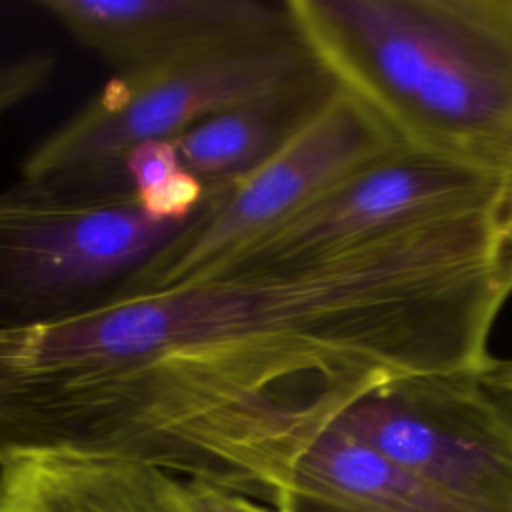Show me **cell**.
<instances>
[{
    "label": "cell",
    "instance_id": "obj_1",
    "mask_svg": "<svg viewBox=\"0 0 512 512\" xmlns=\"http://www.w3.org/2000/svg\"><path fill=\"white\" fill-rule=\"evenodd\" d=\"M374 384L342 254L206 270L0 326V462L136 460L276 504Z\"/></svg>",
    "mask_w": 512,
    "mask_h": 512
},
{
    "label": "cell",
    "instance_id": "obj_2",
    "mask_svg": "<svg viewBox=\"0 0 512 512\" xmlns=\"http://www.w3.org/2000/svg\"><path fill=\"white\" fill-rule=\"evenodd\" d=\"M340 84L408 146L502 170L512 0H288Z\"/></svg>",
    "mask_w": 512,
    "mask_h": 512
},
{
    "label": "cell",
    "instance_id": "obj_3",
    "mask_svg": "<svg viewBox=\"0 0 512 512\" xmlns=\"http://www.w3.org/2000/svg\"><path fill=\"white\" fill-rule=\"evenodd\" d=\"M328 74L334 72L296 20L268 36L114 74L24 156L22 184L78 192L128 190L122 162L130 150L174 140L210 116Z\"/></svg>",
    "mask_w": 512,
    "mask_h": 512
},
{
    "label": "cell",
    "instance_id": "obj_4",
    "mask_svg": "<svg viewBox=\"0 0 512 512\" xmlns=\"http://www.w3.org/2000/svg\"><path fill=\"white\" fill-rule=\"evenodd\" d=\"M226 192L190 218L160 216L132 190L20 182L2 192L0 326L58 320L138 288Z\"/></svg>",
    "mask_w": 512,
    "mask_h": 512
},
{
    "label": "cell",
    "instance_id": "obj_5",
    "mask_svg": "<svg viewBox=\"0 0 512 512\" xmlns=\"http://www.w3.org/2000/svg\"><path fill=\"white\" fill-rule=\"evenodd\" d=\"M334 422L460 512H512V426L476 372L376 382Z\"/></svg>",
    "mask_w": 512,
    "mask_h": 512
},
{
    "label": "cell",
    "instance_id": "obj_6",
    "mask_svg": "<svg viewBox=\"0 0 512 512\" xmlns=\"http://www.w3.org/2000/svg\"><path fill=\"white\" fill-rule=\"evenodd\" d=\"M502 190L498 168L400 142L200 272L280 264L392 236L488 206Z\"/></svg>",
    "mask_w": 512,
    "mask_h": 512
},
{
    "label": "cell",
    "instance_id": "obj_7",
    "mask_svg": "<svg viewBox=\"0 0 512 512\" xmlns=\"http://www.w3.org/2000/svg\"><path fill=\"white\" fill-rule=\"evenodd\" d=\"M396 144L392 130L344 88L272 158L238 180L138 288L168 286L208 268Z\"/></svg>",
    "mask_w": 512,
    "mask_h": 512
},
{
    "label": "cell",
    "instance_id": "obj_8",
    "mask_svg": "<svg viewBox=\"0 0 512 512\" xmlns=\"http://www.w3.org/2000/svg\"><path fill=\"white\" fill-rule=\"evenodd\" d=\"M114 74L172 62L294 24L288 0H38L34 4Z\"/></svg>",
    "mask_w": 512,
    "mask_h": 512
},
{
    "label": "cell",
    "instance_id": "obj_9",
    "mask_svg": "<svg viewBox=\"0 0 512 512\" xmlns=\"http://www.w3.org/2000/svg\"><path fill=\"white\" fill-rule=\"evenodd\" d=\"M0 512H190L182 478L122 458L30 454L0 462Z\"/></svg>",
    "mask_w": 512,
    "mask_h": 512
},
{
    "label": "cell",
    "instance_id": "obj_10",
    "mask_svg": "<svg viewBox=\"0 0 512 512\" xmlns=\"http://www.w3.org/2000/svg\"><path fill=\"white\" fill-rule=\"evenodd\" d=\"M274 506L286 512H460L334 420L298 454Z\"/></svg>",
    "mask_w": 512,
    "mask_h": 512
},
{
    "label": "cell",
    "instance_id": "obj_11",
    "mask_svg": "<svg viewBox=\"0 0 512 512\" xmlns=\"http://www.w3.org/2000/svg\"><path fill=\"white\" fill-rule=\"evenodd\" d=\"M344 86L334 74L210 116L170 140L182 168L206 188L236 184L320 114Z\"/></svg>",
    "mask_w": 512,
    "mask_h": 512
},
{
    "label": "cell",
    "instance_id": "obj_12",
    "mask_svg": "<svg viewBox=\"0 0 512 512\" xmlns=\"http://www.w3.org/2000/svg\"><path fill=\"white\" fill-rule=\"evenodd\" d=\"M56 72L52 52H30L0 62V120L38 94Z\"/></svg>",
    "mask_w": 512,
    "mask_h": 512
},
{
    "label": "cell",
    "instance_id": "obj_13",
    "mask_svg": "<svg viewBox=\"0 0 512 512\" xmlns=\"http://www.w3.org/2000/svg\"><path fill=\"white\" fill-rule=\"evenodd\" d=\"M182 492L190 512H286L280 506L254 502L246 494L196 478H182Z\"/></svg>",
    "mask_w": 512,
    "mask_h": 512
},
{
    "label": "cell",
    "instance_id": "obj_14",
    "mask_svg": "<svg viewBox=\"0 0 512 512\" xmlns=\"http://www.w3.org/2000/svg\"><path fill=\"white\" fill-rule=\"evenodd\" d=\"M476 380L512 426V358L490 356L476 370Z\"/></svg>",
    "mask_w": 512,
    "mask_h": 512
},
{
    "label": "cell",
    "instance_id": "obj_15",
    "mask_svg": "<svg viewBox=\"0 0 512 512\" xmlns=\"http://www.w3.org/2000/svg\"><path fill=\"white\" fill-rule=\"evenodd\" d=\"M502 176H504V196L512 208V148L506 156V162L502 166Z\"/></svg>",
    "mask_w": 512,
    "mask_h": 512
}]
</instances>
